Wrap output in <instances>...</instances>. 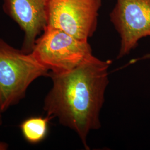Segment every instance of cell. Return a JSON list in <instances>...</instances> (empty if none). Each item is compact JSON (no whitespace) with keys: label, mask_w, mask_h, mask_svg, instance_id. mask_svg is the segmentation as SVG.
<instances>
[{"label":"cell","mask_w":150,"mask_h":150,"mask_svg":"<svg viewBox=\"0 0 150 150\" xmlns=\"http://www.w3.org/2000/svg\"><path fill=\"white\" fill-rule=\"evenodd\" d=\"M48 75L31 53H25L0 38V112L18 104L34 81Z\"/></svg>","instance_id":"cell-2"},{"label":"cell","mask_w":150,"mask_h":150,"mask_svg":"<svg viewBox=\"0 0 150 150\" xmlns=\"http://www.w3.org/2000/svg\"><path fill=\"white\" fill-rule=\"evenodd\" d=\"M110 19L120 37V59L150 37V0H116Z\"/></svg>","instance_id":"cell-5"},{"label":"cell","mask_w":150,"mask_h":150,"mask_svg":"<svg viewBox=\"0 0 150 150\" xmlns=\"http://www.w3.org/2000/svg\"><path fill=\"white\" fill-rule=\"evenodd\" d=\"M110 61L93 55L73 70L61 74L49 72L52 86L45 97L47 116L75 131L86 149L90 132L101 127L100 114L108 83Z\"/></svg>","instance_id":"cell-1"},{"label":"cell","mask_w":150,"mask_h":150,"mask_svg":"<svg viewBox=\"0 0 150 150\" xmlns=\"http://www.w3.org/2000/svg\"><path fill=\"white\" fill-rule=\"evenodd\" d=\"M3 11L24 33L22 51L32 52L38 38L47 25L48 0H2Z\"/></svg>","instance_id":"cell-6"},{"label":"cell","mask_w":150,"mask_h":150,"mask_svg":"<svg viewBox=\"0 0 150 150\" xmlns=\"http://www.w3.org/2000/svg\"><path fill=\"white\" fill-rule=\"evenodd\" d=\"M8 149V145L4 142L0 141V150H6Z\"/></svg>","instance_id":"cell-8"},{"label":"cell","mask_w":150,"mask_h":150,"mask_svg":"<svg viewBox=\"0 0 150 150\" xmlns=\"http://www.w3.org/2000/svg\"><path fill=\"white\" fill-rule=\"evenodd\" d=\"M2 123V113L0 112V125Z\"/></svg>","instance_id":"cell-10"},{"label":"cell","mask_w":150,"mask_h":150,"mask_svg":"<svg viewBox=\"0 0 150 150\" xmlns=\"http://www.w3.org/2000/svg\"><path fill=\"white\" fill-rule=\"evenodd\" d=\"M101 0H48L47 26L88 41L95 32Z\"/></svg>","instance_id":"cell-4"},{"label":"cell","mask_w":150,"mask_h":150,"mask_svg":"<svg viewBox=\"0 0 150 150\" xmlns=\"http://www.w3.org/2000/svg\"><path fill=\"white\" fill-rule=\"evenodd\" d=\"M51 118L47 116L31 117L24 120L20 125L25 139L31 144H37L46 136L48 122Z\"/></svg>","instance_id":"cell-7"},{"label":"cell","mask_w":150,"mask_h":150,"mask_svg":"<svg viewBox=\"0 0 150 150\" xmlns=\"http://www.w3.org/2000/svg\"><path fill=\"white\" fill-rule=\"evenodd\" d=\"M150 59V53L148 54H145L144 55L143 57H141V58H139V59H133L131 62H132V63H134L135 62H136V61H139V60H140V59Z\"/></svg>","instance_id":"cell-9"},{"label":"cell","mask_w":150,"mask_h":150,"mask_svg":"<svg viewBox=\"0 0 150 150\" xmlns=\"http://www.w3.org/2000/svg\"><path fill=\"white\" fill-rule=\"evenodd\" d=\"M31 53L49 72L53 74L73 70L93 55L88 41L48 26L36 40Z\"/></svg>","instance_id":"cell-3"}]
</instances>
